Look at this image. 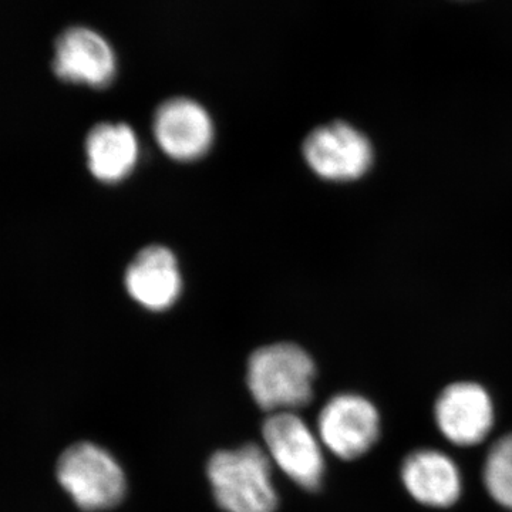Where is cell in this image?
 <instances>
[{"instance_id":"12","label":"cell","mask_w":512,"mask_h":512,"mask_svg":"<svg viewBox=\"0 0 512 512\" xmlns=\"http://www.w3.org/2000/svg\"><path fill=\"white\" fill-rule=\"evenodd\" d=\"M141 146L136 131L126 123H100L86 138L90 173L106 184H119L136 170Z\"/></svg>"},{"instance_id":"2","label":"cell","mask_w":512,"mask_h":512,"mask_svg":"<svg viewBox=\"0 0 512 512\" xmlns=\"http://www.w3.org/2000/svg\"><path fill=\"white\" fill-rule=\"evenodd\" d=\"M207 473L215 500L225 512H274L278 507L271 463L256 444L217 451L208 461Z\"/></svg>"},{"instance_id":"8","label":"cell","mask_w":512,"mask_h":512,"mask_svg":"<svg viewBox=\"0 0 512 512\" xmlns=\"http://www.w3.org/2000/svg\"><path fill=\"white\" fill-rule=\"evenodd\" d=\"M53 70L64 82L100 90L116 80L119 62L106 37L77 26L64 30L57 39Z\"/></svg>"},{"instance_id":"6","label":"cell","mask_w":512,"mask_h":512,"mask_svg":"<svg viewBox=\"0 0 512 512\" xmlns=\"http://www.w3.org/2000/svg\"><path fill=\"white\" fill-rule=\"evenodd\" d=\"M153 134L165 156L191 163L207 156L215 140L211 114L190 97H173L154 113Z\"/></svg>"},{"instance_id":"7","label":"cell","mask_w":512,"mask_h":512,"mask_svg":"<svg viewBox=\"0 0 512 512\" xmlns=\"http://www.w3.org/2000/svg\"><path fill=\"white\" fill-rule=\"evenodd\" d=\"M323 444L342 460H355L375 446L380 434L376 407L365 397L338 394L323 407L318 419Z\"/></svg>"},{"instance_id":"11","label":"cell","mask_w":512,"mask_h":512,"mask_svg":"<svg viewBox=\"0 0 512 512\" xmlns=\"http://www.w3.org/2000/svg\"><path fill=\"white\" fill-rule=\"evenodd\" d=\"M402 480L414 500L434 508L456 504L463 488L456 463L436 450L409 454L403 463Z\"/></svg>"},{"instance_id":"5","label":"cell","mask_w":512,"mask_h":512,"mask_svg":"<svg viewBox=\"0 0 512 512\" xmlns=\"http://www.w3.org/2000/svg\"><path fill=\"white\" fill-rule=\"evenodd\" d=\"M262 431L276 466L303 490H319L325 460L318 440L301 417L292 412L274 413L266 419Z\"/></svg>"},{"instance_id":"13","label":"cell","mask_w":512,"mask_h":512,"mask_svg":"<svg viewBox=\"0 0 512 512\" xmlns=\"http://www.w3.org/2000/svg\"><path fill=\"white\" fill-rule=\"evenodd\" d=\"M484 484L494 501L512 510V434L495 441L488 451Z\"/></svg>"},{"instance_id":"9","label":"cell","mask_w":512,"mask_h":512,"mask_svg":"<svg viewBox=\"0 0 512 512\" xmlns=\"http://www.w3.org/2000/svg\"><path fill=\"white\" fill-rule=\"evenodd\" d=\"M434 417L444 437L456 446H477L494 426L490 394L477 383L450 384L434 406Z\"/></svg>"},{"instance_id":"3","label":"cell","mask_w":512,"mask_h":512,"mask_svg":"<svg viewBox=\"0 0 512 512\" xmlns=\"http://www.w3.org/2000/svg\"><path fill=\"white\" fill-rule=\"evenodd\" d=\"M57 478L84 511L110 510L126 494V476L120 464L93 443H77L67 448L57 463Z\"/></svg>"},{"instance_id":"1","label":"cell","mask_w":512,"mask_h":512,"mask_svg":"<svg viewBox=\"0 0 512 512\" xmlns=\"http://www.w3.org/2000/svg\"><path fill=\"white\" fill-rule=\"evenodd\" d=\"M315 377L311 355L295 343L262 346L248 360L249 392L266 412H292L308 406Z\"/></svg>"},{"instance_id":"4","label":"cell","mask_w":512,"mask_h":512,"mask_svg":"<svg viewBox=\"0 0 512 512\" xmlns=\"http://www.w3.org/2000/svg\"><path fill=\"white\" fill-rule=\"evenodd\" d=\"M302 153L313 173L332 183L359 180L375 157L369 138L345 121L315 128L303 141Z\"/></svg>"},{"instance_id":"10","label":"cell","mask_w":512,"mask_h":512,"mask_svg":"<svg viewBox=\"0 0 512 512\" xmlns=\"http://www.w3.org/2000/svg\"><path fill=\"white\" fill-rule=\"evenodd\" d=\"M124 285L130 298L147 311L173 308L183 293V275L177 256L163 245L141 249L127 266Z\"/></svg>"}]
</instances>
